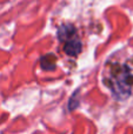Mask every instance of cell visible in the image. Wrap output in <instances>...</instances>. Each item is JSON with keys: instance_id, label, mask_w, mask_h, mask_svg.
<instances>
[{"instance_id": "4", "label": "cell", "mask_w": 133, "mask_h": 134, "mask_svg": "<svg viewBox=\"0 0 133 134\" xmlns=\"http://www.w3.org/2000/svg\"><path fill=\"white\" fill-rule=\"evenodd\" d=\"M75 33H77V30H75V27L72 25H63L58 28V31H57L58 39L60 40L61 42H64L68 37L75 34Z\"/></svg>"}, {"instance_id": "1", "label": "cell", "mask_w": 133, "mask_h": 134, "mask_svg": "<svg viewBox=\"0 0 133 134\" xmlns=\"http://www.w3.org/2000/svg\"><path fill=\"white\" fill-rule=\"evenodd\" d=\"M133 85V75L127 66H115L111 75L110 86L112 94L117 99L124 100L131 94Z\"/></svg>"}, {"instance_id": "3", "label": "cell", "mask_w": 133, "mask_h": 134, "mask_svg": "<svg viewBox=\"0 0 133 134\" xmlns=\"http://www.w3.org/2000/svg\"><path fill=\"white\" fill-rule=\"evenodd\" d=\"M40 66L44 71H53L57 67V58L54 54H46L40 58Z\"/></svg>"}, {"instance_id": "2", "label": "cell", "mask_w": 133, "mask_h": 134, "mask_svg": "<svg viewBox=\"0 0 133 134\" xmlns=\"http://www.w3.org/2000/svg\"><path fill=\"white\" fill-rule=\"evenodd\" d=\"M82 51V44L80 39L78 38V34L71 35L64 41V52L70 57H77L81 53Z\"/></svg>"}]
</instances>
